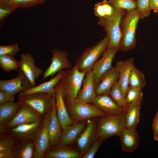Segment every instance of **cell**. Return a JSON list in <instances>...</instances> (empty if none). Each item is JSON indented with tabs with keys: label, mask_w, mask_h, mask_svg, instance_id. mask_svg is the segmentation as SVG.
<instances>
[{
	"label": "cell",
	"mask_w": 158,
	"mask_h": 158,
	"mask_svg": "<svg viewBox=\"0 0 158 158\" xmlns=\"http://www.w3.org/2000/svg\"><path fill=\"white\" fill-rule=\"evenodd\" d=\"M86 73L79 71L75 65L65 71L63 75L54 86L55 91H61L65 102L77 97Z\"/></svg>",
	"instance_id": "obj_1"
},
{
	"label": "cell",
	"mask_w": 158,
	"mask_h": 158,
	"mask_svg": "<svg viewBox=\"0 0 158 158\" xmlns=\"http://www.w3.org/2000/svg\"><path fill=\"white\" fill-rule=\"evenodd\" d=\"M140 19V14L137 8L127 11L125 13L121 23L122 38L119 50L126 52L135 48L136 30Z\"/></svg>",
	"instance_id": "obj_2"
},
{
	"label": "cell",
	"mask_w": 158,
	"mask_h": 158,
	"mask_svg": "<svg viewBox=\"0 0 158 158\" xmlns=\"http://www.w3.org/2000/svg\"><path fill=\"white\" fill-rule=\"evenodd\" d=\"M65 103L70 117L75 123L107 114L94 104L82 102L77 97Z\"/></svg>",
	"instance_id": "obj_3"
},
{
	"label": "cell",
	"mask_w": 158,
	"mask_h": 158,
	"mask_svg": "<svg viewBox=\"0 0 158 158\" xmlns=\"http://www.w3.org/2000/svg\"><path fill=\"white\" fill-rule=\"evenodd\" d=\"M96 122L99 138L105 140L114 135L119 137L125 127V113L107 114L99 117Z\"/></svg>",
	"instance_id": "obj_4"
},
{
	"label": "cell",
	"mask_w": 158,
	"mask_h": 158,
	"mask_svg": "<svg viewBox=\"0 0 158 158\" xmlns=\"http://www.w3.org/2000/svg\"><path fill=\"white\" fill-rule=\"evenodd\" d=\"M55 100V93L38 92L17 98L18 101L30 106L43 118L52 110Z\"/></svg>",
	"instance_id": "obj_5"
},
{
	"label": "cell",
	"mask_w": 158,
	"mask_h": 158,
	"mask_svg": "<svg viewBox=\"0 0 158 158\" xmlns=\"http://www.w3.org/2000/svg\"><path fill=\"white\" fill-rule=\"evenodd\" d=\"M125 11L121 9L110 17L99 19L98 25L104 29L109 37L107 47L115 48L119 50L122 38L121 23Z\"/></svg>",
	"instance_id": "obj_6"
},
{
	"label": "cell",
	"mask_w": 158,
	"mask_h": 158,
	"mask_svg": "<svg viewBox=\"0 0 158 158\" xmlns=\"http://www.w3.org/2000/svg\"><path fill=\"white\" fill-rule=\"evenodd\" d=\"M109 37L106 34L105 37L96 45L86 48L77 58L75 65L80 72H87L92 67L107 47Z\"/></svg>",
	"instance_id": "obj_7"
},
{
	"label": "cell",
	"mask_w": 158,
	"mask_h": 158,
	"mask_svg": "<svg viewBox=\"0 0 158 158\" xmlns=\"http://www.w3.org/2000/svg\"><path fill=\"white\" fill-rule=\"evenodd\" d=\"M52 110L44 118L42 125L33 139L35 145L34 158H43L44 153L50 147L48 127Z\"/></svg>",
	"instance_id": "obj_8"
},
{
	"label": "cell",
	"mask_w": 158,
	"mask_h": 158,
	"mask_svg": "<svg viewBox=\"0 0 158 158\" xmlns=\"http://www.w3.org/2000/svg\"><path fill=\"white\" fill-rule=\"evenodd\" d=\"M51 51L52 56L49 60L51 63L44 73L42 80L49 76H53L61 70L71 68L73 66V64L68 59V54L67 52L57 49H53Z\"/></svg>",
	"instance_id": "obj_9"
},
{
	"label": "cell",
	"mask_w": 158,
	"mask_h": 158,
	"mask_svg": "<svg viewBox=\"0 0 158 158\" xmlns=\"http://www.w3.org/2000/svg\"><path fill=\"white\" fill-rule=\"evenodd\" d=\"M96 122L93 120H87V124L75 140L78 150L84 154L98 138Z\"/></svg>",
	"instance_id": "obj_10"
},
{
	"label": "cell",
	"mask_w": 158,
	"mask_h": 158,
	"mask_svg": "<svg viewBox=\"0 0 158 158\" xmlns=\"http://www.w3.org/2000/svg\"><path fill=\"white\" fill-rule=\"evenodd\" d=\"M118 51V49L115 48L107 47L102 57L94 64L92 69L94 73L95 85L100 83L103 75L113 67V61Z\"/></svg>",
	"instance_id": "obj_11"
},
{
	"label": "cell",
	"mask_w": 158,
	"mask_h": 158,
	"mask_svg": "<svg viewBox=\"0 0 158 158\" xmlns=\"http://www.w3.org/2000/svg\"><path fill=\"white\" fill-rule=\"evenodd\" d=\"M18 75L10 79L0 80V90L4 91L14 95L24 91L33 86L24 73L19 70Z\"/></svg>",
	"instance_id": "obj_12"
},
{
	"label": "cell",
	"mask_w": 158,
	"mask_h": 158,
	"mask_svg": "<svg viewBox=\"0 0 158 158\" xmlns=\"http://www.w3.org/2000/svg\"><path fill=\"white\" fill-rule=\"evenodd\" d=\"M43 119L11 128L10 133L15 138L17 143L33 140L41 126Z\"/></svg>",
	"instance_id": "obj_13"
},
{
	"label": "cell",
	"mask_w": 158,
	"mask_h": 158,
	"mask_svg": "<svg viewBox=\"0 0 158 158\" xmlns=\"http://www.w3.org/2000/svg\"><path fill=\"white\" fill-rule=\"evenodd\" d=\"M20 70L22 71L30 80L33 87L36 86L35 80L42 75L43 70L37 66L31 53L21 54L20 56Z\"/></svg>",
	"instance_id": "obj_14"
},
{
	"label": "cell",
	"mask_w": 158,
	"mask_h": 158,
	"mask_svg": "<svg viewBox=\"0 0 158 158\" xmlns=\"http://www.w3.org/2000/svg\"><path fill=\"white\" fill-rule=\"evenodd\" d=\"M43 119L30 106L22 104L19 111L12 120L6 125L11 129L21 125L30 123Z\"/></svg>",
	"instance_id": "obj_15"
},
{
	"label": "cell",
	"mask_w": 158,
	"mask_h": 158,
	"mask_svg": "<svg viewBox=\"0 0 158 158\" xmlns=\"http://www.w3.org/2000/svg\"><path fill=\"white\" fill-rule=\"evenodd\" d=\"M91 102L107 114H120L126 112V109L115 102L109 94L97 95Z\"/></svg>",
	"instance_id": "obj_16"
},
{
	"label": "cell",
	"mask_w": 158,
	"mask_h": 158,
	"mask_svg": "<svg viewBox=\"0 0 158 158\" xmlns=\"http://www.w3.org/2000/svg\"><path fill=\"white\" fill-rule=\"evenodd\" d=\"M85 76L82 83V88L79 91L77 98L82 102L89 103L91 102L97 95L92 70L87 72Z\"/></svg>",
	"instance_id": "obj_17"
},
{
	"label": "cell",
	"mask_w": 158,
	"mask_h": 158,
	"mask_svg": "<svg viewBox=\"0 0 158 158\" xmlns=\"http://www.w3.org/2000/svg\"><path fill=\"white\" fill-rule=\"evenodd\" d=\"M135 58L131 57L123 61L116 62V66L119 72L118 80L123 96L125 97L129 87V77L130 71L134 66Z\"/></svg>",
	"instance_id": "obj_18"
},
{
	"label": "cell",
	"mask_w": 158,
	"mask_h": 158,
	"mask_svg": "<svg viewBox=\"0 0 158 158\" xmlns=\"http://www.w3.org/2000/svg\"><path fill=\"white\" fill-rule=\"evenodd\" d=\"M119 75V70L116 67H112L105 73L102 77L100 82L95 86V90L97 95L108 94L117 81Z\"/></svg>",
	"instance_id": "obj_19"
},
{
	"label": "cell",
	"mask_w": 158,
	"mask_h": 158,
	"mask_svg": "<svg viewBox=\"0 0 158 158\" xmlns=\"http://www.w3.org/2000/svg\"><path fill=\"white\" fill-rule=\"evenodd\" d=\"M87 121L75 123L63 129L58 144L67 146L72 144L86 127Z\"/></svg>",
	"instance_id": "obj_20"
},
{
	"label": "cell",
	"mask_w": 158,
	"mask_h": 158,
	"mask_svg": "<svg viewBox=\"0 0 158 158\" xmlns=\"http://www.w3.org/2000/svg\"><path fill=\"white\" fill-rule=\"evenodd\" d=\"M119 137L123 151L132 152L138 147L140 138L136 129L124 128Z\"/></svg>",
	"instance_id": "obj_21"
},
{
	"label": "cell",
	"mask_w": 158,
	"mask_h": 158,
	"mask_svg": "<svg viewBox=\"0 0 158 158\" xmlns=\"http://www.w3.org/2000/svg\"><path fill=\"white\" fill-rule=\"evenodd\" d=\"M50 147L44 153L45 158H78L81 154L78 150L59 144Z\"/></svg>",
	"instance_id": "obj_22"
},
{
	"label": "cell",
	"mask_w": 158,
	"mask_h": 158,
	"mask_svg": "<svg viewBox=\"0 0 158 158\" xmlns=\"http://www.w3.org/2000/svg\"><path fill=\"white\" fill-rule=\"evenodd\" d=\"M65 71L61 70L58 72L55 76L49 80L32 87L24 91L20 92L18 97L24 96L38 92L54 93V86L63 75Z\"/></svg>",
	"instance_id": "obj_23"
},
{
	"label": "cell",
	"mask_w": 158,
	"mask_h": 158,
	"mask_svg": "<svg viewBox=\"0 0 158 158\" xmlns=\"http://www.w3.org/2000/svg\"><path fill=\"white\" fill-rule=\"evenodd\" d=\"M61 129L57 115L55 100L53 105L48 127L50 147L59 143L61 135Z\"/></svg>",
	"instance_id": "obj_24"
},
{
	"label": "cell",
	"mask_w": 158,
	"mask_h": 158,
	"mask_svg": "<svg viewBox=\"0 0 158 158\" xmlns=\"http://www.w3.org/2000/svg\"><path fill=\"white\" fill-rule=\"evenodd\" d=\"M55 94L57 115L61 129L63 130L68 125L75 123L71 119L69 116L61 91L59 90H56Z\"/></svg>",
	"instance_id": "obj_25"
},
{
	"label": "cell",
	"mask_w": 158,
	"mask_h": 158,
	"mask_svg": "<svg viewBox=\"0 0 158 158\" xmlns=\"http://www.w3.org/2000/svg\"><path fill=\"white\" fill-rule=\"evenodd\" d=\"M142 101L136 100L128 104L125 113V128L136 129L140 121V109Z\"/></svg>",
	"instance_id": "obj_26"
},
{
	"label": "cell",
	"mask_w": 158,
	"mask_h": 158,
	"mask_svg": "<svg viewBox=\"0 0 158 158\" xmlns=\"http://www.w3.org/2000/svg\"><path fill=\"white\" fill-rule=\"evenodd\" d=\"M22 104L17 101L9 102L0 105V124L10 122L21 108Z\"/></svg>",
	"instance_id": "obj_27"
},
{
	"label": "cell",
	"mask_w": 158,
	"mask_h": 158,
	"mask_svg": "<svg viewBox=\"0 0 158 158\" xmlns=\"http://www.w3.org/2000/svg\"><path fill=\"white\" fill-rule=\"evenodd\" d=\"M15 158H32L35 154L33 140L17 143L14 151Z\"/></svg>",
	"instance_id": "obj_28"
},
{
	"label": "cell",
	"mask_w": 158,
	"mask_h": 158,
	"mask_svg": "<svg viewBox=\"0 0 158 158\" xmlns=\"http://www.w3.org/2000/svg\"><path fill=\"white\" fill-rule=\"evenodd\" d=\"M120 10L116 8L107 0L95 4L94 7L95 14L99 19L110 17Z\"/></svg>",
	"instance_id": "obj_29"
},
{
	"label": "cell",
	"mask_w": 158,
	"mask_h": 158,
	"mask_svg": "<svg viewBox=\"0 0 158 158\" xmlns=\"http://www.w3.org/2000/svg\"><path fill=\"white\" fill-rule=\"evenodd\" d=\"M145 83L144 74L134 66L129 73V87L142 89L145 86Z\"/></svg>",
	"instance_id": "obj_30"
},
{
	"label": "cell",
	"mask_w": 158,
	"mask_h": 158,
	"mask_svg": "<svg viewBox=\"0 0 158 158\" xmlns=\"http://www.w3.org/2000/svg\"><path fill=\"white\" fill-rule=\"evenodd\" d=\"M16 144L15 138L10 133L0 134V152H13Z\"/></svg>",
	"instance_id": "obj_31"
},
{
	"label": "cell",
	"mask_w": 158,
	"mask_h": 158,
	"mask_svg": "<svg viewBox=\"0 0 158 158\" xmlns=\"http://www.w3.org/2000/svg\"><path fill=\"white\" fill-rule=\"evenodd\" d=\"M0 67L5 72L17 71L20 67V61L15 59L12 55L0 56Z\"/></svg>",
	"instance_id": "obj_32"
},
{
	"label": "cell",
	"mask_w": 158,
	"mask_h": 158,
	"mask_svg": "<svg viewBox=\"0 0 158 158\" xmlns=\"http://www.w3.org/2000/svg\"><path fill=\"white\" fill-rule=\"evenodd\" d=\"M112 99L118 105L126 109L128 106L125 101L118 80L115 83L109 93Z\"/></svg>",
	"instance_id": "obj_33"
},
{
	"label": "cell",
	"mask_w": 158,
	"mask_h": 158,
	"mask_svg": "<svg viewBox=\"0 0 158 158\" xmlns=\"http://www.w3.org/2000/svg\"><path fill=\"white\" fill-rule=\"evenodd\" d=\"M7 3L17 8H29L44 3L46 0H4Z\"/></svg>",
	"instance_id": "obj_34"
},
{
	"label": "cell",
	"mask_w": 158,
	"mask_h": 158,
	"mask_svg": "<svg viewBox=\"0 0 158 158\" xmlns=\"http://www.w3.org/2000/svg\"><path fill=\"white\" fill-rule=\"evenodd\" d=\"M110 4L117 9L131 10L137 8L136 1L134 0H109Z\"/></svg>",
	"instance_id": "obj_35"
},
{
	"label": "cell",
	"mask_w": 158,
	"mask_h": 158,
	"mask_svg": "<svg viewBox=\"0 0 158 158\" xmlns=\"http://www.w3.org/2000/svg\"><path fill=\"white\" fill-rule=\"evenodd\" d=\"M17 8L4 0H0V25L1 27L6 18Z\"/></svg>",
	"instance_id": "obj_36"
},
{
	"label": "cell",
	"mask_w": 158,
	"mask_h": 158,
	"mask_svg": "<svg viewBox=\"0 0 158 158\" xmlns=\"http://www.w3.org/2000/svg\"><path fill=\"white\" fill-rule=\"evenodd\" d=\"M141 89L129 87L125 97L127 104L135 101L142 100L143 93Z\"/></svg>",
	"instance_id": "obj_37"
},
{
	"label": "cell",
	"mask_w": 158,
	"mask_h": 158,
	"mask_svg": "<svg viewBox=\"0 0 158 158\" xmlns=\"http://www.w3.org/2000/svg\"><path fill=\"white\" fill-rule=\"evenodd\" d=\"M149 0H136L137 8L139 12L141 19L148 16L150 14L151 9L149 4Z\"/></svg>",
	"instance_id": "obj_38"
},
{
	"label": "cell",
	"mask_w": 158,
	"mask_h": 158,
	"mask_svg": "<svg viewBox=\"0 0 158 158\" xmlns=\"http://www.w3.org/2000/svg\"><path fill=\"white\" fill-rule=\"evenodd\" d=\"M20 51L18 44L16 43L8 45H0V56L5 55L16 56Z\"/></svg>",
	"instance_id": "obj_39"
},
{
	"label": "cell",
	"mask_w": 158,
	"mask_h": 158,
	"mask_svg": "<svg viewBox=\"0 0 158 158\" xmlns=\"http://www.w3.org/2000/svg\"><path fill=\"white\" fill-rule=\"evenodd\" d=\"M104 139L99 138L88 150L82 157V158H93Z\"/></svg>",
	"instance_id": "obj_40"
},
{
	"label": "cell",
	"mask_w": 158,
	"mask_h": 158,
	"mask_svg": "<svg viewBox=\"0 0 158 158\" xmlns=\"http://www.w3.org/2000/svg\"><path fill=\"white\" fill-rule=\"evenodd\" d=\"M14 95L4 91L0 90V105L13 101Z\"/></svg>",
	"instance_id": "obj_41"
},
{
	"label": "cell",
	"mask_w": 158,
	"mask_h": 158,
	"mask_svg": "<svg viewBox=\"0 0 158 158\" xmlns=\"http://www.w3.org/2000/svg\"><path fill=\"white\" fill-rule=\"evenodd\" d=\"M152 129L154 139L155 140L158 141V111L153 120Z\"/></svg>",
	"instance_id": "obj_42"
},
{
	"label": "cell",
	"mask_w": 158,
	"mask_h": 158,
	"mask_svg": "<svg viewBox=\"0 0 158 158\" xmlns=\"http://www.w3.org/2000/svg\"><path fill=\"white\" fill-rule=\"evenodd\" d=\"M149 6L154 13H158V0H149Z\"/></svg>",
	"instance_id": "obj_43"
},
{
	"label": "cell",
	"mask_w": 158,
	"mask_h": 158,
	"mask_svg": "<svg viewBox=\"0 0 158 158\" xmlns=\"http://www.w3.org/2000/svg\"><path fill=\"white\" fill-rule=\"evenodd\" d=\"M0 158H15L14 152H0Z\"/></svg>",
	"instance_id": "obj_44"
},
{
	"label": "cell",
	"mask_w": 158,
	"mask_h": 158,
	"mask_svg": "<svg viewBox=\"0 0 158 158\" xmlns=\"http://www.w3.org/2000/svg\"><path fill=\"white\" fill-rule=\"evenodd\" d=\"M10 129L6 125L0 124V134L9 133Z\"/></svg>",
	"instance_id": "obj_45"
},
{
	"label": "cell",
	"mask_w": 158,
	"mask_h": 158,
	"mask_svg": "<svg viewBox=\"0 0 158 158\" xmlns=\"http://www.w3.org/2000/svg\"><path fill=\"white\" fill-rule=\"evenodd\" d=\"M6 0L9 1V0Z\"/></svg>",
	"instance_id": "obj_46"
},
{
	"label": "cell",
	"mask_w": 158,
	"mask_h": 158,
	"mask_svg": "<svg viewBox=\"0 0 158 158\" xmlns=\"http://www.w3.org/2000/svg\"><path fill=\"white\" fill-rule=\"evenodd\" d=\"M134 0L136 1V0Z\"/></svg>",
	"instance_id": "obj_47"
}]
</instances>
